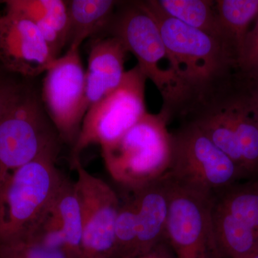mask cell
Instances as JSON below:
<instances>
[{"instance_id": "cell-24", "label": "cell", "mask_w": 258, "mask_h": 258, "mask_svg": "<svg viewBox=\"0 0 258 258\" xmlns=\"http://www.w3.org/2000/svg\"><path fill=\"white\" fill-rule=\"evenodd\" d=\"M237 73L251 76L258 73V16L244 40Z\"/></svg>"}, {"instance_id": "cell-3", "label": "cell", "mask_w": 258, "mask_h": 258, "mask_svg": "<svg viewBox=\"0 0 258 258\" xmlns=\"http://www.w3.org/2000/svg\"><path fill=\"white\" fill-rule=\"evenodd\" d=\"M58 154H42L0 184V244L29 237L46 213L66 178L56 166Z\"/></svg>"}, {"instance_id": "cell-15", "label": "cell", "mask_w": 258, "mask_h": 258, "mask_svg": "<svg viewBox=\"0 0 258 258\" xmlns=\"http://www.w3.org/2000/svg\"><path fill=\"white\" fill-rule=\"evenodd\" d=\"M7 11L32 22L41 32L55 58L68 44L69 20L67 1L63 0H10Z\"/></svg>"}, {"instance_id": "cell-10", "label": "cell", "mask_w": 258, "mask_h": 258, "mask_svg": "<svg viewBox=\"0 0 258 258\" xmlns=\"http://www.w3.org/2000/svg\"><path fill=\"white\" fill-rule=\"evenodd\" d=\"M71 165L77 174L74 183L82 219L81 258H113L119 196L108 183L88 172L80 159Z\"/></svg>"}, {"instance_id": "cell-27", "label": "cell", "mask_w": 258, "mask_h": 258, "mask_svg": "<svg viewBox=\"0 0 258 258\" xmlns=\"http://www.w3.org/2000/svg\"><path fill=\"white\" fill-rule=\"evenodd\" d=\"M132 258H176L167 240L158 244L149 252Z\"/></svg>"}, {"instance_id": "cell-8", "label": "cell", "mask_w": 258, "mask_h": 258, "mask_svg": "<svg viewBox=\"0 0 258 258\" xmlns=\"http://www.w3.org/2000/svg\"><path fill=\"white\" fill-rule=\"evenodd\" d=\"M169 178L166 240L176 257L224 258L214 228V198Z\"/></svg>"}, {"instance_id": "cell-18", "label": "cell", "mask_w": 258, "mask_h": 258, "mask_svg": "<svg viewBox=\"0 0 258 258\" xmlns=\"http://www.w3.org/2000/svg\"><path fill=\"white\" fill-rule=\"evenodd\" d=\"M220 39L237 67L244 40L258 16V0H216Z\"/></svg>"}, {"instance_id": "cell-4", "label": "cell", "mask_w": 258, "mask_h": 258, "mask_svg": "<svg viewBox=\"0 0 258 258\" xmlns=\"http://www.w3.org/2000/svg\"><path fill=\"white\" fill-rule=\"evenodd\" d=\"M169 120L161 110L157 114L147 112L118 140L101 148L105 166L115 182L131 191L165 175L172 155Z\"/></svg>"}, {"instance_id": "cell-12", "label": "cell", "mask_w": 258, "mask_h": 258, "mask_svg": "<svg viewBox=\"0 0 258 258\" xmlns=\"http://www.w3.org/2000/svg\"><path fill=\"white\" fill-rule=\"evenodd\" d=\"M82 232L75 183L64 178L50 208L29 237L62 251L66 258H81Z\"/></svg>"}, {"instance_id": "cell-11", "label": "cell", "mask_w": 258, "mask_h": 258, "mask_svg": "<svg viewBox=\"0 0 258 258\" xmlns=\"http://www.w3.org/2000/svg\"><path fill=\"white\" fill-rule=\"evenodd\" d=\"M41 32L30 20L5 10L0 16V63L25 78L45 74L55 60Z\"/></svg>"}, {"instance_id": "cell-26", "label": "cell", "mask_w": 258, "mask_h": 258, "mask_svg": "<svg viewBox=\"0 0 258 258\" xmlns=\"http://www.w3.org/2000/svg\"><path fill=\"white\" fill-rule=\"evenodd\" d=\"M244 79L252 109L258 120V73L251 76L240 74Z\"/></svg>"}, {"instance_id": "cell-2", "label": "cell", "mask_w": 258, "mask_h": 258, "mask_svg": "<svg viewBox=\"0 0 258 258\" xmlns=\"http://www.w3.org/2000/svg\"><path fill=\"white\" fill-rule=\"evenodd\" d=\"M106 35L118 37L137 57L139 69L161 93V111L170 119L174 115L184 116L187 108L186 95L173 71L157 21L144 2H118Z\"/></svg>"}, {"instance_id": "cell-14", "label": "cell", "mask_w": 258, "mask_h": 258, "mask_svg": "<svg viewBox=\"0 0 258 258\" xmlns=\"http://www.w3.org/2000/svg\"><path fill=\"white\" fill-rule=\"evenodd\" d=\"M137 211L138 237L133 256L149 252L166 240L169 206V178L160 179L131 190Z\"/></svg>"}, {"instance_id": "cell-16", "label": "cell", "mask_w": 258, "mask_h": 258, "mask_svg": "<svg viewBox=\"0 0 258 258\" xmlns=\"http://www.w3.org/2000/svg\"><path fill=\"white\" fill-rule=\"evenodd\" d=\"M232 105L244 179H258V120L242 78L234 83Z\"/></svg>"}, {"instance_id": "cell-6", "label": "cell", "mask_w": 258, "mask_h": 258, "mask_svg": "<svg viewBox=\"0 0 258 258\" xmlns=\"http://www.w3.org/2000/svg\"><path fill=\"white\" fill-rule=\"evenodd\" d=\"M167 174L175 182L215 198L244 179L238 166L189 120L174 132Z\"/></svg>"}, {"instance_id": "cell-5", "label": "cell", "mask_w": 258, "mask_h": 258, "mask_svg": "<svg viewBox=\"0 0 258 258\" xmlns=\"http://www.w3.org/2000/svg\"><path fill=\"white\" fill-rule=\"evenodd\" d=\"M62 143L40 95L23 86L0 120V184L13 171Z\"/></svg>"}, {"instance_id": "cell-1", "label": "cell", "mask_w": 258, "mask_h": 258, "mask_svg": "<svg viewBox=\"0 0 258 258\" xmlns=\"http://www.w3.org/2000/svg\"><path fill=\"white\" fill-rule=\"evenodd\" d=\"M143 2L157 21L173 71L186 95L185 118L232 82L237 62L220 40L168 16L154 0Z\"/></svg>"}, {"instance_id": "cell-25", "label": "cell", "mask_w": 258, "mask_h": 258, "mask_svg": "<svg viewBox=\"0 0 258 258\" xmlns=\"http://www.w3.org/2000/svg\"><path fill=\"white\" fill-rule=\"evenodd\" d=\"M23 86L15 82L0 71V120L18 96Z\"/></svg>"}, {"instance_id": "cell-7", "label": "cell", "mask_w": 258, "mask_h": 258, "mask_svg": "<svg viewBox=\"0 0 258 258\" xmlns=\"http://www.w3.org/2000/svg\"><path fill=\"white\" fill-rule=\"evenodd\" d=\"M147 78L138 66L125 71L116 89L88 108L79 138L71 148V162L91 145L101 148L114 143L147 113L145 104Z\"/></svg>"}, {"instance_id": "cell-20", "label": "cell", "mask_w": 258, "mask_h": 258, "mask_svg": "<svg viewBox=\"0 0 258 258\" xmlns=\"http://www.w3.org/2000/svg\"><path fill=\"white\" fill-rule=\"evenodd\" d=\"M156 3L163 13L168 16L179 20L187 26L211 35L221 42L215 1L156 0Z\"/></svg>"}, {"instance_id": "cell-22", "label": "cell", "mask_w": 258, "mask_h": 258, "mask_svg": "<svg viewBox=\"0 0 258 258\" xmlns=\"http://www.w3.org/2000/svg\"><path fill=\"white\" fill-rule=\"evenodd\" d=\"M120 200L115 226L113 258H132L138 237L137 207L132 195Z\"/></svg>"}, {"instance_id": "cell-13", "label": "cell", "mask_w": 258, "mask_h": 258, "mask_svg": "<svg viewBox=\"0 0 258 258\" xmlns=\"http://www.w3.org/2000/svg\"><path fill=\"white\" fill-rule=\"evenodd\" d=\"M121 40L112 35L93 39L88 53L86 90L88 108L119 86L128 53Z\"/></svg>"}, {"instance_id": "cell-28", "label": "cell", "mask_w": 258, "mask_h": 258, "mask_svg": "<svg viewBox=\"0 0 258 258\" xmlns=\"http://www.w3.org/2000/svg\"><path fill=\"white\" fill-rule=\"evenodd\" d=\"M248 258H258V252H257V253L253 254V255L250 256V257Z\"/></svg>"}, {"instance_id": "cell-19", "label": "cell", "mask_w": 258, "mask_h": 258, "mask_svg": "<svg viewBox=\"0 0 258 258\" xmlns=\"http://www.w3.org/2000/svg\"><path fill=\"white\" fill-rule=\"evenodd\" d=\"M213 223L224 258H248L258 252V232L214 203Z\"/></svg>"}, {"instance_id": "cell-17", "label": "cell", "mask_w": 258, "mask_h": 258, "mask_svg": "<svg viewBox=\"0 0 258 258\" xmlns=\"http://www.w3.org/2000/svg\"><path fill=\"white\" fill-rule=\"evenodd\" d=\"M118 1L113 0H71L67 1L69 47L80 48L89 37L106 33L116 10Z\"/></svg>"}, {"instance_id": "cell-23", "label": "cell", "mask_w": 258, "mask_h": 258, "mask_svg": "<svg viewBox=\"0 0 258 258\" xmlns=\"http://www.w3.org/2000/svg\"><path fill=\"white\" fill-rule=\"evenodd\" d=\"M0 258H66L59 249L51 248L26 237L0 244Z\"/></svg>"}, {"instance_id": "cell-21", "label": "cell", "mask_w": 258, "mask_h": 258, "mask_svg": "<svg viewBox=\"0 0 258 258\" xmlns=\"http://www.w3.org/2000/svg\"><path fill=\"white\" fill-rule=\"evenodd\" d=\"M214 203L258 232V179L232 185L215 197Z\"/></svg>"}, {"instance_id": "cell-9", "label": "cell", "mask_w": 258, "mask_h": 258, "mask_svg": "<svg viewBox=\"0 0 258 258\" xmlns=\"http://www.w3.org/2000/svg\"><path fill=\"white\" fill-rule=\"evenodd\" d=\"M41 100L61 142L74 147L88 109L80 48L69 47L45 71Z\"/></svg>"}]
</instances>
